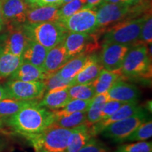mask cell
Returning <instances> with one entry per match:
<instances>
[{
  "label": "cell",
  "instance_id": "obj_40",
  "mask_svg": "<svg viewBox=\"0 0 152 152\" xmlns=\"http://www.w3.org/2000/svg\"><path fill=\"white\" fill-rule=\"evenodd\" d=\"M105 2L111 4H127L133 5L130 0H105Z\"/></svg>",
  "mask_w": 152,
  "mask_h": 152
},
{
  "label": "cell",
  "instance_id": "obj_41",
  "mask_svg": "<svg viewBox=\"0 0 152 152\" xmlns=\"http://www.w3.org/2000/svg\"><path fill=\"white\" fill-rule=\"evenodd\" d=\"M9 98L8 93L6 90L5 87L0 85V100L4 99Z\"/></svg>",
  "mask_w": 152,
  "mask_h": 152
},
{
  "label": "cell",
  "instance_id": "obj_7",
  "mask_svg": "<svg viewBox=\"0 0 152 152\" xmlns=\"http://www.w3.org/2000/svg\"><path fill=\"white\" fill-rule=\"evenodd\" d=\"M96 9L85 7L71 16L58 20V22L68 33H96L99 30L96 24Z\"/></svg>",
  "mask_w": 152,
  "mask_h": 152
},
{
  "label": "cell",
  "instance_id": "obj_12",
  "mask_svg": "<svg viewBox=\"0 0 152 152\" xmlns=\"http://www.w3.org/2000/svg\"><path fill=\"white\" fill-rule=\"evenodd\" d=\"M130 46L117 43L104 42L99 56L104 69L109 71L120 72L125 55Z\"/></svg>",
  "mask_w": 152,
  "mask_h": 152
},
{
  "label": "cell",
  "instance_id": "obj_46",
  "mask_svg": "<svg viewBox=\"0 0 152 152\" xmlns=\"http://www.w3.org/2000/svg\"><path fill=\"white\" fill-rule=\"evenodd\" d=\"M147 109L150 111V113L151 112V102H148L147 103Z\"/></svg>",
  "mask_w": 152,
  "mask_h": 152
},
{
  "label": "cell",
  "instance_id": "obj_9",
  "mask_svg": "<svg viewBox=\"0 0 152 152\" xmlns=\"http://www.w3.org/2000/svg\"><path fill=\"white\" fill-rule=\"evenodd\" d=\"M4 87L8 93L9 97L16 100H39L45 92L43 81L25 82L9 79Z\"/></svg>",
  "mask_w": 152,
  "mask_h": 152
},
{
  "label": "cell",
  "instance_id": "obj_42",
  "mask_svg": "<svg viewBox=\"0 0 152 152\" xmlns=\"http://www.w3.org/2000/svg\"><path fill=\"white\" fill-rule=\"evenodd\" d=\"M5 26V21L4 19L2 11H1V0H0V32L2 30V29Z\"/></svg>",
  "mask_w": 152,
  "mask_h": 152
},
{
  "label": "cell",
  "instance_id": "obj_33",
  "mask_svg": "<svg viewBox=\"0 0 152 152\" xmlns=\"http://www.w3.org/2000/svg\"><path fill=\"white\" fill-rule=\"evenodd\" d=\"M152 136V121H148L142 123L132 134L128 137L125 141L140 142L145 141Z\"/></svg>",
  "mask_w": 152,
  "mask_h": 152
},
{
  "label": "cell",
  "instance_id": "obj_36",
  "mask_svg": "<svg viewBox=\"0 0 152 152\" xmlns=\"http://www.w3.org/2000/svg\"><path fill=\"white\" fill-rule=\"evenodd\" d=\"M78 152H111L105 144L93 137Z\"/></svg>",
  "mask_w": 152,
  "mask_h": 152
},
{
  "label": "cell",
  "instance_id": "obj_5",
  "mask_svg": "<svg viewBox=\"0 0 152 152\" xmlns=\"http://www.w3.org/2000/svg\"><path fill=\"white\" fill-rule=\"evenodd\" d=\"M72 129L50 125L38 135L28 139L36 150L43 148L49 152H66Z\"/></svg>",
  "mask_w": 152,
  "mask_h": 152
},
{
  "label": "cell",
  "instance_id": "obj_22",
  "mask_svg": "<svg viewBox=\"0 0 152 152\" xmlns=\"http://www.w3.org/2000/svg\"><path fill=\"white\" fill-rule=\"evenodd\" d=\"M47 52L48 49L40 44L30 39L22 54L23 61L42 69Z\"/></svg>",
  "mask_w": 152,
  "mask_h": 152
},
{
  "label": "cell",
  "instance_id": "obj_20",
  "mask_svg": "<svg viewBox=\"0 0 152 152\" xmlns=\"http://www.w3.org/2000/svg\"><path fill=\"white\" fill-rule=\"evenodd\" d=\"M48 75L41 68L23 61L20 66L9 79L25 82L43 81Z\"/></svg>",
  "mask_w": 152,
  "mask_h": 152
},
{
  "label": "cell",
  "instance_id": "obj_1",
  "mask_svg": "<svg viewBox=\"0 0 152 152\" xmlns=\"http://www.w3.org/2000/svg\"><path fill=\"white\" fill-rule=\"evenodd\" d=\"M38 102L11 116L0 118V127L27 139L41 134L54 123V115L53 111L39 106Z\"/></svg>",
  "mask_w": 152,
  "mask_h": 152
},
{
  "label": "cell",
  "instance_id": "obj_29",
  "mask_svg": "<svg viewBox=\"0 0 152 152\" xmlns=\"http://www.w3.org/2000/svg\"><path fill=\"white\" fill-rule=\"evenodd\" d=\"M92 99L83 100L77 99H71L62 109L53 111L54 118L56 117L62 116V115H69V114L75 113V112L86 111L90 105Z\"/></svg>",
  "mask_w": 152,
  "mask_h": 152
},
{
  "label": "cell",
  "instance_id": "obj_48",
  "mask_svg": "<svg viewBox=\"0 0 152 152\" xmlns=\"http://www.w3.org/2000/svg\"><path fill=\"white\" fill-rule=\"evenodd\" d=\"M35 151H36V152H49V151H47L46 149H43V148H40V149L36 150Z\"/></svg>",
  "mask_w": 152,
  "mask_h": 152
},
{
  "label": "cell",
  "instance_id": "obj_31",
  "mask_svg": "<svg viewBox=\"0 0 152 152\" xmlns=\"http://www.w3.org/2000/svg\"><path fill=\"white\" fill-rule=\"evenodd\" d=\"M45 85V92L63 87H70L73 85V80H66L63 78L58 73L49 74L43 80Z\"/></svg>",
  "mask_w": 152,
  "mask_h": 152
},
{
  "label": "cell",
  "instance_id": "obj_49",
  "mask_svg": "<svg viewBox=\"0 0 152 152\" xmlns=\"http://www.w3.org/2000/svg\"></svg>",
  "mask_w": 152,
  "mask_h": 152
},
{
  "label": "cell",
  "instance_id": "obj_4",
  "mask_svg": "<svg viewBox=\"0 0 152 152\" xmlns=\"http://www.w3.org/2000/svg\"><path fill=\"white\" fill-rule=\"evenodd\" d=\"M145 16L138 18H126L114 23L104 33L102 43H117L130 47L136 43L140 38Z\"/></svg>",
  "mask_w": 152,
  "mask_h": 152
},
{
  "label": "cell",
  "instance_id": "obj_24",
  "mask_svg": "<svg viewBox=\"0 0 152 152\" xmlns=\"http://www.w3.org/2000/svg\"><path fill=\"white\" fill-rule=\"evenodd\" d=\"M90 54H80L72 57L63 67L58 71V73L63 78L73 80L75 75L84 68L88 61Z\"/></svg>",
  "mask_w": 152,
  "mask_h": 152
},
{
  "label": "cell",
  "instance_id": "obj_16",
  "mask_svg": "<svg viewBox=\"0 0 152 152\" xmlns=\"http://www.w3.org/2000/svg\"><path fill=\"white\" fill-rule=\"evenodd\" d=\"M59 7L55 4L44 6H30L26 15L27 24L58 21L59 20Z\"/></svg>",
  "mask_w": 152,
  "mask_h": 152
},
{
  "label": "cell",
  "instance_id": "obj_2",
  "mask_svg": "<svg viewBox=\"0 0 152 152\" xmlns=\"http://www.w3.org/2000/svg\"><path fill=\"white\" fill-rule=\"evenodd\" d=\"M151 54L147 45L137 41L131 45L121 66V78L130 81H151Z\"/></svg>",
  "mask_w": 152,
  "mask_h": 152
},
{
  "label": "cell",
  "instance_id": "obj_15",
  "mask_svg": "<svg viewBox=\"0 0 152 152\" xmlns=\"http://www.w3.org/2000/svg\"><path fill=\"white\" fill-rule=\"evenodd\" d=\"M110 100H115L123 103L138 102L140 92L135 85L119 78L107 92Z\"/></svg>",
  "mask_w": 152,
  "mask_h": 152
},
{
  "label": "cell",
  "instance_id": "obj_14",
  "mask_svg": "<svg viewBox=\"0 0 152 152\" xmlns=\"http://www.w3.org/2000/svg\"><path fill=\"white\" fill-rule=\"evenodd\" d=\"M143 109V107L139 105L137 102H129V103L123 104L120 107V109L117 110L113 114H112L111 116L104 120H102V121H99L96 124L93 125L92 127H90L92 136L95 137L97 134H100L106 127H107L108 125L111 124V123L127 118L134 115V113H137V112L141 111Z\"/></svg>",
  "mask_w": 152,
  "mask_h": 152
},
{
  "label": "cell",
  "instance_id": "obj_8",
  "mask_svg": "<svg viewBox=\"0 0 152 152\" xmlns=\"http://www.w3.org/2000/svg\"><path fill=\"white\" fill-rule=\"evenodd\" d=\"M93 33H68L63 43L71 58L80 54H92L99 49V35Z\"/></svg>",
  "mask_w": 152,
  "mask_h": 152
},
{
  "label": "cell",
  "instance_id": "obj_32",
  "mask_svg": "<svg viewBox=\"0 0 152 152\" xmlns=\"http://www.w3.org/2000/svg\"><path fill=\"white\" fill-rule=\"evenodd\" d=\"M85 7H87L86 0H72L69 2L64 4L59 7L58 20L67 18Z\"/></svg>",
  "mask_w": 152,
  "mask_h": 152
},
{
  "label": "cell",
  "instance_id": "obj_6",
  "mask_svg": "<svg viewBox=\"0 0 152 152\" xmlns=\"http://www.w3.org/2000/svg\"><path fill=\"white\" fill-rule=\"evenodd\" d=\"M148 113L146 109H142L134 115L114 122L106 127L100 134L104 138L113 142H123L130 134L135 130L142 123L147 121Z\"/></svg>",
  "mask_w": 152,
  "mask_h": 152
},
{
  "label": "cell",
  "instance_id": "obj_27",
  "mask_svg": "<svg viewBox=\"0 0 152 152\" xmlns=\"http://www.w3.org/2000/svg\"><path fill=\"white\" fill-rule=\"evenodd\" d=\"M38 100L22 101L7 98L0 100V118L14 115L26 106L37 102Z\"/></svg>",
  "mask_w": 152,
  "mask_h": 152
},
{
  "label": "cell",
  "instance_id": "obj_23",
  "mask_svg": "<svg viewBox=\"0 0 152 152\" xmlns=\"http://www.w3.org/2000/svg\"><path fill=\"white\" fill-rule=\"evenodd\" d=\"M109 100L110 99L107 92L95 95L92 98L88 109L87 110L85 125L92 127L100 121L101 113L104 106Z\"/></svg>",
  "mask_w": 152,
  "mask_h": 152
},
{
  "label": "cell",
  "instance_id": "obj_18",
  "mask_svg": "<svg viewBox=\"0 0 152 152\" xmlns=\"http://www.w3.org/2000/svg\"><path fill=\"white\" fill-rule=\"evenodd\" d=\"M68 87H63L45 92L38 104L51 111L62 109L71 100L68 94Z\"/></svg>",
  "mask_w": 152,
  "mask_h": 152
},
{
  "label": "cell",
  "instance_id": "obj_44",
  "mask_svg": "<svg viewBox=\"0 0 152 152\" xmlns=\"http://www.w3.org/2000/svg\"><path fill=\"white\" fill-rule=\"evenodd\" d=\"M26 3H27L28 5L30 6H34L35 5L37 2L38 1V0H23Z\"/></svg>",
  "mask_w": 152,
  "mask_h": 152
},
{
  "label": "cell",
  "instance_id": "obj_47",
  "mask_svg": "<svg viewBox=\"0 0 152 152\" xmlns=\"http://www.w3.org/2000/svg\"><path fill=\"white\" fill-rule=\"evenodd\" d=\"M72 1V0H61V1L59 2V4H58V7H60L61 5L64 4H65V3L69 2V1Z\"/></svg>",
  "mask_w": 152,
  "mask_h": 152
},
{
  "label": "cell",
  "instance_id": "obj_38",
  "mask_svg": "<svg viewBox=\"0 0 152 152\" xmlns=\"http://www.w3.org/2000/svg\"><path fill=\"white\" fill-rule=\"evenodd\" d=\"M61 0H38V1L34 6H44V5H53L58 6Z\"/></svg>",
  "mask_w": 152,
  "mask_h": 152
},
{
  "label": "cell",
  "instance_id": "obj_11",
  "mask_svg": "<svg viewBox=\"0 0 152 152\" xmlns=\"http://www.w3.org/2000/svg\"><path fill=\"white\" fill-rule=\"evenodd\" d=\"M29 40L23 25H8L7 32L0 37V48L15 56H22Z\"/></svg>",
  "mask_w": 152,
  "mask_h": 152
},
{
  "label": "cell",
  "instance_id": "obj_34",
  "mask_svg": "<svg viewBox=\"0 0 152 152\" xmlns=\"http://www.w3.org/2000/svg\"><path fill=\"white\" fill-rule=\"evenodd\" d=\"M115 152H152L151 142L140 141L119 146Z\"/></svg>",
  "mask_w": 152,
  "mask_h": 152
},
{
  "label": "cell",
  "instance_id": "obj_25",
  "mask_svg": "<svg viewBox=\"0 0 152 152\" xmlns=\"http://www.w3.org/2000/svg\"><path fill=\"white\" fill-rule=\"evenodd\" d=\"M22 62V56H15L0 48V79L10 77Z\"/></svg>",
  "mask_w": 152,
  "mask_h": 152
},
{
  "label": "cell",
  "instance_id": "obj_39",
  "mask_svg": "<svg viewBox=\"0 0 152 152\" xmlns=\"http://www.w3.org/2000/svg\"><path fill=\"white\" fill-rule=\"evenodd\" d=\"M87 7L97 8L101 4L105 2V0H86Z\"/></svg>",
  "mask_w": 152,
  "mask_h": 152
},
{
  "label": "cell",
  "instance_id": "obj_13",
  "mask_svg": "<svg viewBox=\"0 0 152 152\" xmlns=\"http://www.w3.org/2000/svg\"><path fill=\"white\" fill-rule=\"evenodd\" d=\"M1 4L5 25L20 26L26 23L30 5L23 0H1Z\"/></svg>",
  "mask_w": 152,
  "mask_h": 152
},
{
  "label": "cell",
  "instance_id": "obj_28",
  "mask_svg": "<svg viewBox=\"0 0 152 152\" xmlns=\"http://www.w3.org/2000/svg\"><path fill=\"white\" fill-rule=\"evenodd\" d=\"M86 112L87 111L75 112L69 115L56 117L54 118L52 124L61 128L73 129L79 125L85 124L86 121Z\"/></svg>",
  "mask_w": 152,
  "mask_h": 152
},
{
  "label": "cell",
  "instance_id": "obj_26",
  "mask_svg": "<svg viewBox=\"0 0 152 152\" xmlns=\"http://www.w3.org/2000/svg\"><path fill=\"white\" fill-rule=\"evenodd\" d=\"M121 77V75L120 72L109 71L103 68L97 77L92 83L95 94H99L108 92L114 83Z\"/></svg>",
  "mask_w": 152,
  "mask_h": 152
},
{
  "label": "cell",
  "instance_id": "obj_30",
  "mask_svg": "<svg viewBox=\"0 0 152 152\" xmlns=\"http://www.w3.org/2000/svg\"><path fill=\"white\" fill-rule=\"evenodd\" d=\"M68 94L71 99H92L95 92L92 83L88 84H75L68 87Z\"/></svg>",
  "mask_w": 152,
  "mask_h": 152
},
{
  "label": "cell",
  "instance_id": "obj_45",
  "mask_svg": "<svg viewBox=\"0 0 152 152\" xmlns=\"http://www.w3.org/2000/svg\"><path fill=\"white\" fill-rule=\"evenodd\" d=\"M132 1L133 5H136V4H140L143 2L144 0H130Z\"/></svg>",
  "mask_w": 152,
  "mask_h": 152
},
{
  "label": "cell",
  "instance_id": "obj_19",
  "mask_svg": "<svg viewBox=\"0 0 152 152\" xmlns=\"http://www.w3.org/2000/svg\"><path fill=\"white\" fill-rule=\"evenodd\" d=\"M103 69L99 58L96 54H90L88 61L84 68L73 78V85L88 84L92 83L97 77Z\"/></svg>",
  "mask_w": 152,
  "mask_h": 152
},
{
  "label": "cell",
  "instance_id": "obj_3",
  "mask_svg": "<svg viewBox=\"0 0 152 152\" xmlns=\"http://www.w3.org/2000/svg\"><path fill=\"white\" fill-rule=\"evenodd\" d=\"M23 28L30 39L37 42L48 50L62 42L68 33L58 21L25 23Z\"/></svg>",
  "mask_w": 152,
  "mask_h": 152
},
{
  "label": "cell",
  "instance_id": "obj_10",
  "mask_svg": "<svg viewBox=\"0 0 152 152\" xmlns=\"http://www.w3.org/2000/svg\"><path fill=\"white\" fill-rule=\"evenodd\" d=\"M127 4H111L104 2L96 9V24L98 29L106 28L126 19V17L134 11L136 7Z\"/></svg>",
  "mask_w": 152,
  "mask_h": 152
},
{
  "label": "cell",
  "instance_id": "obj_43",
  "mask_svg": "<svg viewBox=\"0 0 152 152\" xmlns=\"http://www.w3.org/2000/svg\"><path fill=\"white\" fill-rule=\"evenodd\" d=\"M7 140L1 136H0V152L2 151L3 150L5 149L6 147H7Z\"/></svg>",
  "mask_w": 152,
  "mask_h": 152
},
{
  "label": "cell",
  "instance_id": "obj_17",
  "mask_svg": "<svg viewBox=\"0 0 152 152\" xmlns=\"http://www.w3.org/2000/svg\"><path fill=\"white\" fill-rule=\"evenodd\" d=\"M71 58L62 42L53 48L49 49L44 62L42 70L47 74L56 73Z\"/></svg>",
  "mask_w": 152,
  "mask_h": 152
},
{
  "label": "cell",
  "instance_id": "obj_21",
  "mask_svg": "<svg viewBox=\"0 0 152 152\" xmlns=\"http://www.w3.org/2000/svg\"><path fill=\"white\" fill-rule=\"evenodd\" d=\"M93 137L90 127L83 124L72 129L66 152H78Z\"/></svg>",
  "mask_w": 152,
  "mask_h": 152
},
{
  "label": "cell",
  "instance_id": "obj_35",
  "mask_svg": "<svg viewBox=\"0 0 152 152\" xmlns=\"http://www.w3.org/2000/svg\"><path fill=\"white\" fill-rule=\"evenodd\" d=\"M139 42L146 45H151L152 42V18L151 14H148L145 16L143 24H142L141 33L139 38Z\"/></svg>",
  "mask_w": 152,
  "mask_h": 152
},
{
  "label": "cell",
  "instance_id": "obj_37",
  "mask_svg": "<svg viewBox=\"0 0 152 152\" xmlns=\"http://www.w3.org/2000/svg\"><path fill=\"white\" fill-rule=\"evenodd\" d=\"M125 103H123L121 102L115 100H109L104 106L103 109H102V113H101L100 121L104 120L109 116H111L112 114L115 113L117 110L120 109L123 104Z\"/></svg>",
  "mask_w": 152,
  "mask_h": 152
}]
</instances>
